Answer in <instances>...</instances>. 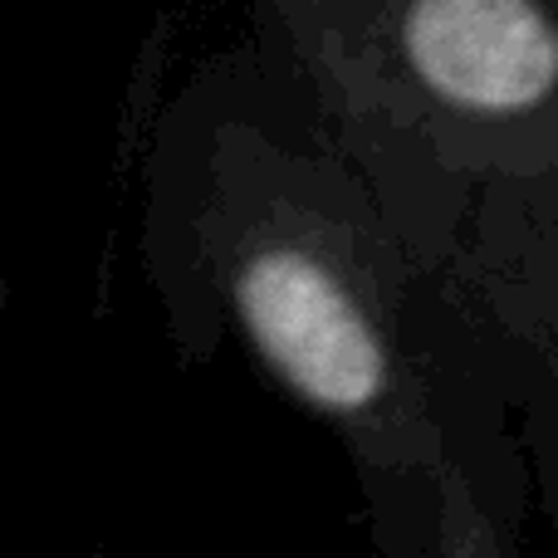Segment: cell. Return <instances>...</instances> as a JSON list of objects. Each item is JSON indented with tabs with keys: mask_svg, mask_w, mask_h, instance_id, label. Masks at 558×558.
Here are the masks:
<instances>
[{
	"mask_svg": "<svg viewBox=\"0 0 558 558\" xmlns=\"http://www.w3.org/2000/svg\"><path fill=\"white\" fill-rule=\"evenodd\" d=\"M206 260L241 338L294 402L324 416L377 481L416 475L471 524L402 314L363 216L299 162L226 157Z\"/></svg>",
	"mask_w": 558,
	"mask_h": 558,
	"instance_id": "1",
	"label": "cell"
},
{
	"mask_svg": "<svg viewBox=\"0 0 558 558\" xmlns=\"http://www.w3.org/2000/svg\"><path fill=\"white\" fill-rule=\"evenodd\" d=\"M377 29L432 123L495 147L534 137L549 153L558 88L549 0H383Z\"/></svg>",
	"mask_w": 558,
	"mask_h": 558,
	"instance_id": "2",
	"label": "cell"
}]
</instances>
